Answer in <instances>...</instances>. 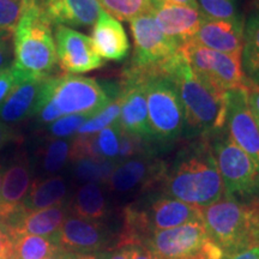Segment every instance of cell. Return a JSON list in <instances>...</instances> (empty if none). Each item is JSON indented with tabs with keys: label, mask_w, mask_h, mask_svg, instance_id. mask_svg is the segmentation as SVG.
I'll use <instances>...</instances> for the list:
<instances>
[{
	"label": "cell",
	"mask_w": 259,
	"mask_h": 259,
	"mask_svg": "<svg viewBox=\"0 0 259 259\" xmlns=\"http://www.w3.org/2000/svg\"><path fill=\"white\" fill-rule=\"evenodd\" d=\"M92 118V115L88 114H73V115H65L53 121L48 125V134L53 138L65 139L71 137L74 134L78 132L84 122Z\"/></svg>",
	"instance_id": "obj_32"
},
{
	"label": "cell",
	"mask_w": 259,
	"mask_h": 259,
	"mask_svg": "<svg viewBox=\"0 0 259 259\" xmlns=\"http://www.w3.org/2000/svg\"><path fill=\"white\" fill-rule=\"evenodd\" d=\"M183 50L197 78L213 93L225 95L229 90L246 88L250 82L242 70L241 56L221 53L191 42L184 44Z\"/></svg>",
	"instance_id": "obj_10"
},
{
	"label": "cell",
	"mask_w": 259,
	"mask_h": 259,
	"mask_svg": "<svg viewBox=\"0 0 259 259\" xmlns=\"http://www.w3.org/2000/svg\"><path fill=\"white\" fill-rule=\"evenodd\" d=\"M225 101L227 135L259 164V126L248 105L247 90H229L225 94Z\"/></svg>",
	"instance_id": "obj_12"
},
{
	"label": "cell",
	"mask_w": 259,
	"mask_h": 259,
	"mask_svg": "<svg viewBox=\"0 0 259 259\" xmlns=\"http://www.w3.org/2000/svg\"><path fill=\"white\" fill-rule=\"evenodd\" d=\"M101 8L118 21H128L151 11V0H99Z\"/></svg>",
	"instance_id": "obj_29"
},
{
	"label": "cell",
	"mask_w": 259,
	"mask_h": 259,
	"mask_svg": "<svg viewBox=\"0 0 259 259\" xmlns=\"http://www.w3.org/2000/svg\"><path fill=\"white\" fill-rule=\"evenodd\" d=\"M246 90H247L248 105H250L251 112L259 126V83H254L250 80L246 85Z\"/></svg>",
	"instance_id": "obj_37"
},
{
	"label": "cell",
	"mask_w": 259,
	"mask_h": 259,
	"mask_svg": "<svg viewBox=\"0 0 259 259\" xmlns=\"http://www.w3.org/2000/svg\"><path fill=\"white\" fill-rule=\"evenodd\" d=\"M16 85H17V80H16L11 69L0 72V105L5 101L6 97Z\"/></svg>",
	"instance_id": "obj_35"
},
{
	"label": "cell",
	"mask_w": 259,
	"mask_h": 259,
	"mask_svg": "<svg viewBox=\"0 0 259 259\" xmlns=\"http://www.w3.org/2000/svg\"><path fill=\"white\" fill-rule=\"evenodd\" d=\"M57 57L60 69L66 74H78L103 66L93 40L69 27L56 25L54 29Z\"/></svg>",
	"instance_id": "obj_13"
},
{
	"label": "cell",
	"mask_w": 259,
	"mask_h": 259,
	"mask_svg": "<svg viewBox=\"0 0 259 259\" xmlns=\"http://www.w3.org/2000/svg\"><path fill=\"white\" fill-rule=\"evenodd\" d=\"M253 6H254L253 16H257V17H259V0H254Z\"/></svg>",
	"instance_id": "obj_45"
},
{
	"label": "cell",
	"mask_w": 259,
	"mask_h": 259,
	"mask_svg": "<svg viewBox=\"0 0 259 259\" xmlns=\"http://www.w3.org/2000/svg\"><path fill=\"white\" fill-rule=\"evenodd\" d=\"M67 194V184L61 177H51L31 183L21 205L27 211H35L64 204Z\"/></svg>",
	"instance_id": "obj_23"
},
{
	"label": "cell",
	"mask_w": 259,
	"mask_h": 259,
	"mask_svg": "<svg viewBox=\"0 0 259 259\" xmlns=\"http://www.w3.org/2000/svg\"><path fill=\"white\" fill-rule=\"evenodd\" d=\"M108 258V253H92V254H78V253H73L72 258L71 259H107Z\"/></svg>",
	"instance_id": "obj_41"
},
{
	"label": "cell",
	"mask_w": 259,
	"mask_h": 259,
	"mask_svg": "<svg viewBox=\"0 0 259 259\" xmlns=\"http://www.w3.org/2000/svg\"><path fill=\"white\" fill-rule=\"evenodd\" d=\"M66 206L64 204L52 208L27 211L23 206L9 212L8 215L0 218V223L5 227L12 240L24 235L52 236L60 228L66 220Z\"/></svg>",
	"instance_id": "obj_15"
},
{
	"label": "cell",
	"mask_w": 259,
	"mask_h": 259,
	"mask_svg": "<svg viewBox=\"0 0 259 259\" xmlns=\"http://www.w3.org/2000/svg\"><path fill=\"white\" fill-rule=\"evenodd\" d=\"M17 138V135L8 124L0 121V149L5 147L6 144Z\"/></svg>",
	"instance_id": "obj_39"
},
{
	"label": "cell",
	"mask_w": 259,
	"mask_h": 259,
	"mask_svg": "<svg viewBox=\"0 0 259 259\" xmlns=\"http://www.w3.org/2000/svg\"><path fill=\"white\" fill-rule=\"evenodd\" d=\"M242 70L251 82L259 83V17L251 15L244 25Z\"/></svg>",
	"instance_id": "obj_25"
},
{
	"label": "cell",
	"mask_w": 259,
	"mask_h": 259,
	"mask_svg": "<svg viewBox=\"0 0 259 259\" xmlns=\"http://www.w3.org/2000/svg\"><path fill=\"white\" fill-rule=\"evenodd\" d=\"M14 64V31L0 30V72Z\"/></svg>",
	"instance_id": "obj_34"
},
{
	"label": "cell",
	"mask_w": 259,
	"mask_h": 259,
	"mask_svg": "<svg viewBox=\"0 0 259 259\" xmlns=\"http://www.w3.org/2000/svg\"><path fill=\"white\" fill-rule=\"evenodd\" d=\"M167 168L163 161L150 155L130 158L116 164L107 184L113 191L120 193L128 192L138 186L147 190L163 180Z\"/></svg>",
	"instance_id": "obj_16"
},
{
	"label": "cell",
	"mask_w": 259,
	"mask_h": 259,
	"mask_svg": "<svg viewBox=\"0 0 259 259\" xmlns=\"http://www.w3.org/2000/svg\"><path fill=\"white\" fill-rule=\"evenodd\" d=\"M3 176H4V166L0 164V191H2V183H3Z\"/></svg>",
	"instance_id": "obj_46"
},
{
	"label": "cell",
	"mask_w": 259,
	"mask_h": 259,
	"mask_svg": "<svg viewBox=\"0 0 259 259\" xmlns=\"http://www.w3.org/2000/svg\"><path fill=\"white\" fill-rule=\"evenodd\" d=\"M161 71L168 74L176 84L186 124L194 134L211 137L225 130V95L213 93L197 78L183 48Z\"/></svg>",
	"instance_id": "obj_4"
},
{
	"label": "cell",
	"mask_w": 259,
	"mask_h": 259,
	"mask_svg": "<svg viewBox=\"0 0 259 259\" xmlns=\"http://www.w3.org/2000/svg\"><path fill=\"white\" fill-rule=\"evenodd\" d=\"M155 259H223L202 221L151 233L142 244Z\"/></svg>",
	"instance_id": "obj_8"
},
{
	"label": "cell",
	"mask_w": 259,
	"mask_h": 259,
	"mask_svg": "<svg viewBox=\"0 0 259 259\" xmlns=\"http://www.w3.org/2000/svg\"><path fill=\"white\" fill-rule=\"evenodd\" d=\"M134 38V56L122 73L148 77L169 61L183 48L180 41L167 36L158 27L153 11L130 22Z\"/></svg>",
	"instance_id": "obj_7"
},
{
	"label": "cell",
	"mask_w": 259,
	"mask_h": 259,
	"mask_svg": "<svg viewBox=\"0 0 259 259\" xmlns=\"http://www.w3.org/2000/svg\"><path fill=\"white\" fill-rule=\"evenodd\" d=\"M45 2H46V0H36V5H37V6L41 5L42 3H45Z\"/></svg>",
	"instance_id": "obj_47"
},
{
	"label": "cell",
	"mask_w": 259,
	"mask_h": 259,
	"mask_svg": "<svg viewBox=\"0 0 259 259\" xmlns=\"http://www.w3.org/2000/svg\"><path fill=\"white\" fill-rule=\"evenodd\" d=\"M92 35L94 47L102 59L118 61L127 56L130 44L124 27L103 9L93 25Z\"/></svg>",
	"instance_id": "obj_20"
},
{
	"label": "cell",
	"mask_w": 259,
	"mask_h": 259,
	"mask_svg": "<svg viewBox=\"0 0 259 259\" xmlns=\"http://www.w3.org/2000/svg\"><path fill=\"white\" fill-rule=\"evenodd\" d=\"M225 131L208 137L225 187V197L244 205L259 206V164Z\"/></svg>",
	"instance_id": "obj_6"
},
{
	"label": "cell",
	"mask_w": 259,
	"mask_h": 259,
	"mask_svg": "<svg viewBox=\"0 0 259 259\" xmlns=\"http://www.w3.org/2000/svg\"><path fill=\"white\" fill-rule=\"evenodd\" d=\"M199 11L206 21H236V0H197Z\"/></svg>",
	"instance_id": "obj_31"
},
{
	"label": "cell",
	"mask_w": 259,
	"mask_h": 259,
	"mask_svg": "<svg viewBox=\"0 0 259 259\" xmlns=\"http://www.w3.org/2000/svg\"><path fill=\"white\" fill-rule=\"evenodd\" d=\"M58 64L52 25L36 0H23V12L14 30V64L17 84L51 78Z\"/></svg>",
	"instance_id": "obj_3"
},
{
	"label": "cell",
	"mask_w": 259,
	"mask_h": 259,
	"mask_svg": "<svg viewBox=\"0 0 259 259\" xmlns=\"http://www.w3.org/2000/svg\"><path fill=\"white\" fill-rule=\"evenodd\" d=\"M134 259H155V258L150 254V252L148 250H145V248L142 247V246H138L137 252H136Z\"/></svg>",
	"instance_id": "obj_42"
},
{
	"label": "cell",
	"mask_w": 259,
	"mask_h": 259,
	"mask_svg": "<svg viewBox=\"0 0 259 259\" xmlns=\"http://www.w3.org/2000/svg\"><path fill=\"white\" fill-rule=\"evenodd\" d=\"M151 11L162 32L183 45L193 37L205 21L199 10L166 0H151Z\"/></svg>",
	"instance_id": "obj_17"
},
{
	"label": "cell",
	"mask_w": 259,
	"mask_h": 259,
	"mask_svg": "<svg viewBox=\"0 0 259 259\" xmlns=\"http://www.w3.org/2000/svg\"><path fill=\"white\" fill-rule=\"evenodd\" d=\"M71 210L76 218L89 220V221H101L106 218L107 202L101 186L96 183H87L77 191Z\"/></svg>",
	"instance_id": "obj_24"
},
{
	"label": "cell",
	"mask_w": 259,
	"mask_h": 259,
	"mask_svg": "<svg viewBox=\"0 0 259 259\" xmlns=\"http://www.w3.org/2000/svg\"><path fill=\"white\" fill-rule=\"evenodd\" d=\"M71 144H72V141L66 138H53L48 141L42 154L44 155L42 164L46 173L54 174L63 169L66 162L70 160Z\"/></svg>",
	"instance_id": "obj_30"
},
{
	"label": "cell",
	"mask_w": 259,
	"mask_h": 259,
	"mask_svg": "<svg viewBox=\"0 0 259 259\" xmlns=\"http://www.w3.org/2000/svg\"><path fill=\"white\" fill-rule=\"evenodd\" d=\"M0 259H15L14 240L2 223H0Z\"/></svg>",
	"instance_id": "obj_36"
},
{
	"label": "cell",
	"mask_w": 259,
	"mask_h": 259,
	"mask_svg": "<svg viewBox=\"0 0 259 259\" xmlns=\"http://www.w3.org/2000/svg\"><path fill=\"white\" fill-rule=\"evenodd\" d=\"M166 2L174 3V4H179V5H186V6H190V8L199 10L197 0H166Z\"/></svg>",
	"instance_id": "obj_43"
},
{
	"label": "cell",
	"mask_w": 259,
	"mask_h": 259,
	"mask_svg": "<svg viewBox=\"0 0 259 259\" xmlns=\"http://www.w3.org/2000/svg\"><path fill=\"white\" fill-rule=\"evenodd\" d=\"M119 85L122 99L119 126L124 132L137 136L148 144L151 143L154 141L149 125L145 77L122 73Z\"/></svg>",
	"instance_id": "obj_14"
},
{
	"label": "cell",
	"mask_w": 259,
	"mask_h": 259,
	"mask_svg": "<svg viewBox=\"0 0 259 259\" xmlns=\"http://www.w3.org/2000/svg\"><path fill=\"white\" fill-rule=\"evenodd\" d=\"M121 92L99 113L89 118L77 132V135L88 136L102 131L103 128L116 124L119 121L121 109Z\"/></svg>",
	"instance_id": "obj_28"
},
{
	"label": "cell",
	"mask_w": 259,
	"mask_h": 259,
	"mask_svg": "<svg viewBox=\"0 0 259 259\" xmlns=\"http://www.w3.org/2000/svg\"><path fill=\"white\" fill-rule=\"evenodd\" d=\"M51 25L92 27L102 11L99 0H46L38 5Z\"/></svg>",
	"instance_id": "obj_19"
},
{
	"label": "cell",
	"mask_w": 259,
	"mask_h": 259,
	"mask_svg": "<svg viewBox=\"0 0 259 259\" xmlns=\"http://www.w3.org/2000/svg\"><path fill=\"white\" fill-rule=\"evenodd\" d=\"M223 259H259V246H254L236 254L227 255V257H223Z\"/></svg>",
	"instance_id": "obj_40"
},
{
	"label": "cell",
	"mask_w": 259,
	"mask_h": 259,
	"mask_svg": "<svg viewBox=\"0 0 259 259\" xmlns=\"http://www.w3.org/2000/svg\"><path fill=\"white\" fill-rule=\"evenodd\" d=\"M73 174L80 181L107 184L116 167V162L106 158L82 157L73 161Z\"/></svg>",
	"instance_id": "obj_26"
},
{
	"label": "cell",
	"mask_w": 259,
	"mask_h": 259,
	"mask_svg": "<svg viewBox=\"0 0 259 259\" xmlns=\"http://www.w3.org/2000/svg\"><path fill=\"white\" fill-rule=\"evenodd\" d=\"M163 192L167 197L205 208L225 197V187L208 137L184 149L166 171Z\"/></svg>",
	"instance_id": "obj_1"
},
{
	"label": "cell",
	"mask_w": 259,
	"mask_h": 259,
	"mask_svg": "<svg viewBox=\"0 0 259 259\" xmlns=\"http://www.w3.org/2000/svg\"><path fill=\"white\" fill-rule=\"evenodd\" d=\"M137 248L138 246L136 245L120 246V247H116L115 251L109 254V258L107 259H134Z\"/></svg>",
	"instance_id": "obj_38"
},
{
	"label": "cell",
	"mask_w": 259,
	"mask_h": 259,
	"mask_svg": "<svg viewBox=\"0 0 259 259\" xmlns=\"http://www.w3.org/2000/svg\"><path fill=\"white\" fill-rule=\"evenodd\" d=\"M203 223L225 257L259 246V206L223 197L202 208Z\"/></svg>",
	"instance_id": "obj_5"
},
{
	"label": "cell",
	"mask_w": 259,
	"mask_h": 259,
	"mask_svg": "<svg viewBox=\"0 0 259 259\" xmlns=\"http://www.w3.org/2000/svg\"><path fill=\"white\" fill-rule=\"evenodd\" d=\"M73 253H71V252H65V251H60L59 253L53 255V257L48 258V259H71L72 258Z\"/></svg>",
	"instance_id": "obj_44"
},
{
	"label": "cell",
	"mask_w": 259,
	"mask_h": 259,
	"mask_svg": "<svg viewBox=\"0 0 259 259\" xmlns=\"http://www.w3.org/2000/svg\"><path fill=\"white\" fill-rule=\"evenodd\" d=\"M145 95L153 141L167 143L177 139L186 120L176 84L168 74L157 71L145 77Z\"/></svg>",
	"instance_id": "obj_9"
},
{
	"label": "cell",
	"mask_w": 259,
	"mask_h": 259,
	"mask_svg": "<svg viewBox=\"0 0 259 259\" xmlns=\"http://www.w3.org/2000/svg\"><path fill=\"white\" fill-rule=\"evenodd\" d=\"M120 93V85L77 74L53 76L42 84L34 116L38 124L50 125L61 116L95 115Z\"/></svg>",
	"instance_id": "obj_2"
},
{
	"label": "cell",
	"mask_w": 259,
	"mask_h": 259,
	"mask_svg": "<svg viewBox=\"0 0 259 259\" xmlns=\"http://www.w3.org/2000/svg\"><path fill=\"white\" fill-rule=\"evenodd\" d=\"M60 251L63 250L44 236H19L14 242L15 259H48Z\"/></svg>",
	"instance_id": "obj_27"
},
{
	"label": "cell",
	"mask_w": 259,
	"mask_h": 259,
	"mask_svg": "<svg viewBox=\"0 0 259 259\" xmlns=\"http://www.w3.org/2000/svg\"><path fill=\"white\" fill-rule=\"evenodd\" d=\"M45 80H27L17 84L0 105V121L8 125L16 124L34 116Z\"/></svg>",
	"instance_id": "obj_22"
},
{
	"label": "cell",
	"mask_w": 259,
	"mask_h": 259,
	"mask_svg": "<svg viewBox=\"0 0 259 259\" xmlns=\"http://www.w3.org/2000/svg\"><path fill=\"white\" fill-rule=\"evenodd\" d=\"M244 22L236 21H204L198 31L191 38V44L221 52L241 56L244 47Z\"/></svg>",
	"instance_id": "obj_18"
},
{
	"label": "cell",
	"mask_w": 259,
	"mask_h": 259,
	"mask_svg": "<svg viewBox=\"0 0 259 259\" xmlns=\"http://www.w3.org/2000/svg\"><path fill=\"white\" fill-rule=\"evenodd\" d=\"M51 241L65 252L78 254L100 253L111 247L118 239L101 221H89L76 216L66 218L58 231L51 236Z\"/></svg>",
	"instance_id": "obj_11"
},
{
	"label": "cell",
	"mask_w": 259,
	"mask_h": 259,
	"mask_svg": "<svg viewBox=\"0 0 259 259\" xmlns=\"http://www.w3.org/2000/svg\"><path fill=\"white\" fill-rule=\"evenodd\" d=\"M32 167L30 161L19 157L4 171L0 191V218L21 205L31 186Z\"/></svg>",
	"instance_id": "obj_21"
},
{
	"label": "cell",
	"mask_w": 259,
	"mask_h": 259,
	"mask_svg": "<svg viewBox=\"0 0 259 259\" xmlns=\"http://www.w3.org/2000/svg\"><path fill=\"white\" fill-rule=\"evenodd\" d=\"M23 12V0H0V30L14 31Z\"/></svg>",
	"instance_id": "obj_33"
}]
</instances>
